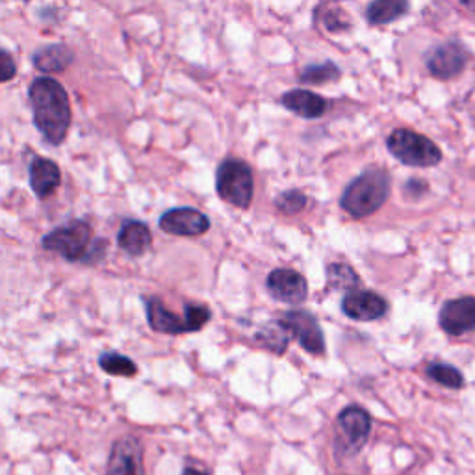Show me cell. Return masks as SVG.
Masks as SVG:
<instances>
[{
  "instance_id": "obj_1",
  "label": "cell",
  "mask_w": 475,
  "mask_h": 475,
  "mask_svg": "<svg viewBox=\"0 0 475 475\" xmlns=\"http://www.w3.org/2000/svg\"><path fill=\"white\" fill-rule=\"evenodd\" d=\"M28 97L34 123L51 145H60L71 127V104L65 88L51 76H39L30 84Z\"/></svg>"
},
{
  "instance_id": "obj_2",
  "label": "cell",
  "mask_w": 475,
  "mask_h": 475,
  "mask_svg": "<svg viewBox=\"0 0 475 475\" xmlns=\"http://www.w3.org/2000/svg\"><path fill=\"white\" fill-rule=\"evenodd\" d=\"M390 195V175L381 168H370L356 177L344 191L340 207L354 219L377 212Z\"/></svg>"
},
{
  "instance_id": "obj_3",
  "label": "cell",
  "mask_w": 475,
  "mask_h": 475,
  "mask_svg": "<svg viewBox=\"0 0 475 475\" xmlns=\"http://www.w3.org/2000/svg\"><path fill=\"white\" fill-rule=\"evenodd\" d=\"M386 145L395 160L411 168H432L442 162L439 145L409 129H395L388 136Z\"/></svg>"
},
{
  "instance_id": "obj_4",
  "label": "cell",
  "mask_w": 475,
  "mask_h": 475,
  "mask_svg": "<svg viewBox=\"0 0 475 475\" xmlns=\"http://www.w3.org/2000/svg\"><path fill=\"white\" fill-rule=\"evenodd\" d=\"M216 189L225 203L238 208H249L255 193L251 168L236 158L221 162L216 173Z\"/></svg>"
},
{
  "instance_id": "obj_5",
  "label": "cell",
  "mask_w": 475,
  "mask_h": 475,
  "mask_svg": "<svg viewBox=\"0 0 475 475\" xmlns=\"http://www.w3.org/2000/svg\"><path fill=\"white\" fill-rule=\"evenodd\" d=\"M92 244V225L84 219H74L49 232L42 246L47 251L58 253L67 262H82Z\"/></svg>"
},
{
  "instance_id": "obj_6",
  "label": "cell",
  "mask_w": 475,
  "mask_h": 475,
  "mask_svg": "<svg viewBox=\"0 0 475 475\" xmlns=\"http://www.w3.org/2000/svg\"><path fill=\"white\" fill-rule=\"evenodd\" d=\"M279 322L290 333V336H294L301 344L305 351L314 354H322L325 351L324 333L312 314L305 310H290L281 315Z\"/></svg>"
},
{
  "instance_id": "obj_7",
  "label": "cell",
  "mask_w": 475,
  "mask_h": 475,
  "mask_svg": "<svg viewBox=\"0 0 475 475\" xmlns=\"http://www.w3.org/2000/svg\"><path fill=\"white\" fill-rule=\"evenodd\" d=\"M106 475H145L143 446L138 437H123L113 442Z\"/></svg>"
},
{
  "instance_id": "obj_8",
  "label": "cell",
  "mask_w": 475,
  "mask_h": 475,
  "mask_svg": "<svg viewBox=\"0 0 475 475\" xmlns=\"http://www.w3.org/2000/svg\"><path fill=\"white\" fill-rule=\"evenodd\" d=\"M439 324L450 336H462L475 331V297L446 301L439 314Z\"/></svg>"
},
{
  "instance_id": "obj_9",
  "label": "cell",
  "mask_w": 475,
  "mask_h": 475,
  "mask_svg": "<svg viewBox=\"0 0 475 475\" xmlns=\"http://www.w3.org/2000/svg\"><path fill=\"white\" fill-rule=\"evenodd\" d=\"M468 63V51L457 44L448 42L444 45L434 47L427 56V69L434 78L450 81V78L460 74Z\"/></svg>"
},
{
  "instance_id": "obj_10",
  "label": "cell",
  "mask_w": 475,
  "mask_h": 475,
  "mask_svg": "<svg viewBox=\"0 0 475 475\" xmlns=\"http://www.w3.org/2000/svg\"><path fill=\"white\" fill-rule=\"evenodd\" d=\"M342 310L351 320L375 322L388 312V301L368 290H349L342 299Z\"/></svg>"
},
{
  "instance_id": "obj_11",
  "label": "cell",
  "mask_w": 475,
  "mask_h": 475,
  "mask_svg": "<svg viewBox=\"0 0 475 475\" xmlns=\"http://www.w3.org/2000/svg\"><path fill=\"white\" fill-rule=\"evenodd\" d=\"M267 290L276 299L288 305H301L308 296L306 281L294 269H273L267 276Z\"/></svg>"
},
{
  "instance_id": "obj_12",
  "label": "cell",
  "mask_w": 475,
  "mask_h": 475,
  "mask_svg": "<svg viewBox=\"0 0 475 475\" xmlns=\"http://www.w3.org/2000/svg\"><path fill=\"white\" fill-rule=\"evenodd\" d=\"M160 228L173 236H201L210 228V219L195 208H173L162 214Z\"/></svg>"
},
{
  "instance_id": "obj_13",
  "label": "cell",
  "mask_w": 475,
  "mask_h": 475,
  "mask_svg": "<svg viewBox=\"0 0 475 475\" xmlns=\"http://www.w3.org/2000/svg\"><path fill=\"white\" fill-rule=\"evenodd\" d=\"M338 427L351 451L361 450L372 431V416L363 407H347L338 416Z\"/></svg>"
},
{
  "instance_id": "obj_14",
  "label": "cell",
  "mask_w": 475,
  "mask_h": 475,
  "mask_svg": "<svg viewBox=\"0 0 475 475\" xmlns=\"http://www.w3.org/2000/svg\"><path fill=\"white\" fill-rule=\"evenodd\" d=\"M145 312L150 329L156 333H164V334L189 333L184 315H177L175 312H171L164 305V301H160L158 297L145 299Z\"/></svg>"
},
{
  "instance_id": "obj_15",
  "label": "cell",
  "mask_w": 475,
  "mask_h": 475,
  "mask_svg": "<svg viewBox=\"0 0 475 475\" xmlns=\"http://www.w3.org/2000/svg\"><path fill=\"white\" fill-rule=\"evenodd\" d=\"M62 184V171L49 158L35 156L30 164V186L39 199L54 195Z\"/></svg>"
},
{
  "instance_id": "obj_16",
  "label": "cell",
  "mask_w": 475,
  "mask_h": 475,
  "mask_svg": "<svg viewBox=\"0 0 475 475\" xmlns=\"http://www.w3.org/2000/svg\"><path fill=\"white\" fill-rule=\"evenodd\" d=\"M117 244L131 257H141L149 251L152 244V234L145 223L136 219H127L123 221L121 228H119Z\"/></svg>"
},
{
  "instance_id": "obj_17",
  "label": "cell",
  "mask_w": 475,
  "mask_h": 475,
  "mask_svg": "<svg viewBox=\"0 0 475 475\" xmlns=\"http://www.w3.org/2000/svg\"><path fill=\"white\" fill-rule=\"evenodd\" d=\"M283 104L286 110L294 111L305 119H320L325 115L329 104L324 97L315 95L308 90H292L283 95Z\"/></svg>"
},
{
  "instance_id": "obj_18",
  "label": "cell",
  "mask_w": 475,
  "mask_h": 475,
  "mask_svg": "<svg viewBox=\"0 0 475 475\" xmlns=\"http://www.w3.org/2000/svg\"><path fill=\"white\" fill-rule=\"evenodd\" d=\"M34 67L42 73H62L65 71L73 60L74 54L67 45H49V47H42L35 54H34Z\"/></svg>"
},
{
  "instance_id": "obj_19",
  "label": "cell",
  "mask_w": 475,
  "mask_h": 475,
  "mask_svg": "<svg viewBox=\"0 0 475 475\" xmlns=\"http://www.w3.org/2000/svg\"><path fill=\"white\" fill-rule=\"evenodd\" d=\"M409 10V0H373L366 8V19L370 24H388L407 15Z\"/></svg>"
},
{
  "instance_id": "obj_20",
  "label": "cell",
  "mask_w": 475,
  "mask_h": 475,
  "mask_svg": "<svg viewBox=\"0 0 475 475\" xmlns=\"http://www.w3.org/2000/svg\"><path fill=\"white\" fill-rule=\"evenodd\" d=\"M99 366L108 375L117 377H134L138 373V366L129 356L119 353H104L99 356Z\"/></svg>"
},
{
  "instance_id": "obj_21",
  "label": "cell",
  "mask_w": 475,
  "mask_h": 475,
  "mask_svg": "<svg viewBox=\"0 0 475 475\" xmlns=\"http://www.w3.org/2000/svg\"><path fill=\"white\" fill-rule=\"evenodd\" d=\"M301 82L310 84V86H320L327 84L340 78V69L333 62H325L322 65H308L301 73Z\"/></svg>"
},
{
  "instance_id": "obj_22",
  "label": "cell",
  "mask_w": 475,
  "mask_h": 475,
  "mask_svg": "<svg viewBox=\"0 0 475 475\" xmlns=\"http://www.w3.org/2000/svg\"><path fill=\"white\" fill-rule=\"evenodd\" d=\"M425 372L434 383H439L442 386H448L453 390H459L464 386V375L455 366H450L446 363H432L427 366Z\"/></svg>"
},
{
  "instance_id": "obj_23",
  "label": "cell",
  "mask_w": 475,
  "mask_h": 475,
  "mask_svg": "<svg viewBox=\"0 0 475 475\" xmlns=\"http://www.w3.org/2000/svg\"><path fill=\"white\" fill-rule=\"evenodd\" d=\"M327 279L329 286L334 290H353L354 286L361 285L359 275L353 271L347 264H331L327 269Z\"/></svg>"
},
{
  "instance_id": "obj_24",
  "label": "cell",
  "mask_w": 475,
  "mask_h": 475,
  "mask_svg": "<svg viewBox=\"0 0 475 475\" xmlns=\"http://www.w3.org/2000/svg\"><path fill=\"white\" fill-rule=\"evenodd\" d=\"M290 333L283 327L281 322H276L266 329L260 331V342L269 349V351H275L276 354L285 353L288 342H290Z\"/></svg>"
},
{
  "instance_id": "obj_25",
  "label": "cell",
  "mask_w": 475,
  "mask_h": 475,
  "mask_svg": "<svg viewBox=\"0 0 475 475\" xmlns=\"http://www.w3.org/2000/svg\"><path fill=\"white\" fill-rule=\"evenodd\" d=\"M275 207L279 208V212L288 214V216L299 214L306 207V195L299 189H288L276 197Z\"/></svg>"
},
{
  "instance_id": "obj_26",
  "label": "cell",
  "mask_w": 475,
  "mask_h": 475,
  "mask_svg": "<svg viewBox=\"0 0 475 475\" xmlns=\"http://www.w3.org/2000/svg\"><path fill=\"white\" fill-rule=\"evenodd\" d=\"M184 318H186V324H188V329L189 333H195V331H201L212 318V312L208 306L205 305H197V303H188L184 306Z\"/></svg>"
},
{
  "instance_id": "obj_27",
  "label": "cell",
  "mask_w": 475,
  "mask_h": 475,
  "mask_svg": "<svg viewBox=\"0 0 475 475\" xmlns=\"http://www.w3.org/2000/svg\"><path fill=\"white\" fill-rule=\"evenodd\" d=\"M106 253H108V242L102 240V238H97V240H92L82 264H92V266L99 264L101 260H104Z\"/></svg>"
},
{
  "instance_id": "obj_28",
  "label": "cell",
  "mask_w": 475,
  "mask_h": 475,
  "mask_svg": "<svg viewBox=\"0 0 475 475\" xmlns=\"http://www.w3.org/2000/svg\"><path fill=\"white\" fill-rule=\"evenodd\" d=\"M15 73H17V65L14 58L6 51H0V84L10 82L12 78H15Z\"/></svg>"
},
{
  "instance_id": "obj_29",
  "label": "cell",
  "mask_w": 475,
  "mask_h": 475,
  "mask_svg": "<svg viewBox=\"0 0 475 475\" xmlns=\"http://www.w3.org/2000/svg\"><path fill=\"white\" fill-rule=\"evenodd\" d=\"M344 15H345V14H342V12H338V14H329V15L325 17V26H327L331 32H340V30L347 28V21H345Z\"/></svg>"
},
{
  "instance_id": "obj_30",
  "label": "cell",
  "mask_w": 475,
  "mask_h": 475,
  "mask_svg": "<svg viewBox=\"0 0 475 475\" xmlns=\"http://www.w3.org/2000/svg\"><path fill=\"white\" fill-rule=\"evenodd\" d=\"M182 475H210V471H207V470L201 468V466H191V464H188V466L184 468Z\"/></svg>"
},
{
  "instance_id": "obj_31",
  "label": "cell",
  "mask_w": 475,
  "mask_h": 475,
  "mask_svg": "<svg viewBox=\"0 0 475 475\" xmlns=\"http://www.w3.org/2000/svg\"><path fill=\"white\" fill-rule=\"evenodd\" d=\"M459 3H460L464 8L475 12V0H459Z\"/></svg>"
}]
</instances>
